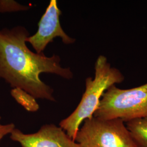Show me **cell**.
<instances>
[{
    "mask_svg": "<svg viewBox=\"0 0 147 147\" xmlns=\"http://www.w3.org/2000/svg\"><path fill=\"white\" fill-rule=\"evenodd\" d=\"M30 36L22 26L0 30V78L13 88L23 89L36 99L55 101L53 89L42 81L40 75L52 74L71 80L73 73L70 68L61 66L58 55L47 57L31 51L26 45Z\"/></svg>",
    "mask_w": 147,
    "mask_h": 147,
    "instance_id": "6da1fadb",
    "label": "cell"
},
{
    "mask_svg": "<svg viewBox=\"0 0 147 147\" xmlns=\"http://www.w3.org/2000/svg\"><path fill=\"white\" fill-rule=\"evenodd\" d=\"M94 78L88 77L85 81V91L73 112L61 121L59 126L73 140L81 124L93 117L105 91L114 84L124 81L121 71L111 65L106 57L100 55L94 65Z\"/></svg>",
    "mask_w": 147,
    "mask_h": 147,
    "instance_id": "7a4b0ae2",
    "label": "cell"
},
{
    "mask_svg": "<svg viewBox=\"0 0 147 147\" xmlns=\"http://www.w3.org/2000/svg\"><path fill=\"white\" fill-rule=\"evenodd\" d=\"M93 117L125 123L147 117V83L130 89L111 86L102 95Z\"/></svg>",
    "mask_w": 147,
    "mask_h": 147,
    "instance_id": "3957f363",
    "label": "cell"
},
{
    "mask_svg": "<svg viewBox=\"0 0 147 147\" xmlns=\"http://www.w3.org/2000/svg\"><path fill=\"white\" fill-rule=\"evenodd\" d=\"M74 141L82 147H137L125 123L120 119H87Z\"/></svg>",
    "mask_w": 147,
    "mask_h": 147,
    "instance_id": "277c9868",
    "label": "cell"
},
{
    "mask_svg": "<svg viewBox=\"0 0 147 147\" xmlns=\"http://www.w3.org/2000/svg\"><path fill=\"white\" fill-rule=\"evenodd\" d=\"M61 14L62 11L58 7L57 1L51 0L38 23L37 32L27 39L26 42L31 45L37 53H44L47 45L57 37L61 38L62 42L67 45L76 42V39L69 36L61 26Z\"/></svg>",
    "mask_w": 147,
    "mask_h": 147,
    "instance_id": "5b68a950",
    "label": "cell"
},
{
    "mask_svg": "<svg viewBox=\"0 0 147 147\" xmlns=\"http://www.w3.org/2000/svg\"><path fill=\"white\" fill-rule=\"evenodd\" d=\"M11 138L22 147H82L62 127L53 124H45L33 134H25L16 128Z\"/></svg>",
    "mask_w": 147,
    "mask_h": 147,
    "instance_id": "8992f818",
    "label": "cell"
},
{
    "mask_svg": "<svg viewBox=\"0 0 147 147\" xmlns=\"http://www.w3.org/2000/svg\"><path fill=\"white\" fill-rule=\"evenodd\" d=\"M125 125L137 147H147V117L128 121Z\"/></svg>",
    "mask_w": 147,
    "mask_h": 147,
    "instance_id": "52a82bcc",
    "label": "cell"
},
{
    "mask_svg": "<svg viewBox=\"0 0 147 147\" xmlns=\"http://www.w3.org/2000/svg\"><path fill=\"white\" fill-rule=\"evenodd\" d=\"M11 95L26 110L30 112H36L39 109V105L36 99L26 91L18 88L11 90Z\"/></svg>",
    "mask_w": 147,
    "mask_h": 147,
    "instance_id": "ba28073f",
    "label": "cell"
},
{
    "mask_svg": "<svg viewBox=\"0 0 147 147\" xmlns=\"http://www.w3.org/2000/svg\"><path fill=\"white\" fill-rule=\"evenodd\" d=\"M30 8V6L21 5L14 1H0L1 12L26 11Z\"/></svg>",
    "mask_w": 147,
    "mask_h": 147,
    "instance_id": "9c48e42d",
    "label": "cell"
},
{
    "mask_svg": "<svg viewBox=\"0 0 147 147\" xmlns=\"http://www.w3.org/2000/svg\"><path fill=\"white\" fill-rule=\"evenodd\" d=\"M1 117H0V121ZM16 129V126L13 123L8 124H2L0 123V140L3 138V137L8 134H11V132Z\"/></svg>",
    "mask_w": 147,
    "mask_h": 147,
    "instance_id": "30bf717a",
    "label": "cell"
}]
</instances>
